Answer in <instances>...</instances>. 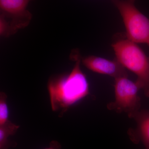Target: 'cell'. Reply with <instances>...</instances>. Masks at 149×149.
<instances>
[{
    "mask_svg": "<svg viewBox=\"0 0 149 149\" xmlns=\"http://www.w3.org/2000/svg\"><path fill=\"white\" fill-rule=\"evenodd\" d=\"M70 57L75 63L71 72L52 76L48 82L51 107L53 111L59 112L61 117L70 107L90 94L88 79L80 67V52L74 50Z\"/></svg>",
    "mask_w": 149,
    "mask_h": 149,
    "instance_id": "6da1fadb",
    "label": "cell"
},
{
    "mask_svg": "<svg viewBox=\"0 0 149 149\" xmlns=\"http://www.w3.org/2000/svg\"><path fill=\"white\" fill-rule=\"evenodd\" d=\"M116 59L137 76L136 83L149 97V59L138 44L120 38L112 44Z\"/></svg>",
    "mask_w": 149,
    "mask_h": 149,
    "instance_id": "7a4b0ae2",
    "label": "cell"
},
{
    "mask_svg": "<svg viewBox=\"0 0 149 149\" xmlns=\"http://www.w3.org/2000/svg\"><path fill=\"white\" fill-rule=\"evenodd\" d=\"M120 13L125 37L137 44L149 46V18L136 7V0H111Z\"/></svg>",
    "mask_w": 149,
    "mask_h": 149,
    "instance_id": "3957f363",
    "label": "cell"
},
{
    "mask_svg": "<svg viewBox=\"0 0 149 149\" xmlns=\"http://www.w3.org/2000/svg\"><path fill=\"white\" fill-rule=\"evenodd\" d=\"M32 0H0V35L9 37L27 27L32 14L27 9Z\"/></svg>",
    "mask_w": 149,
    "mask_h": 149,
    "instance_id": "277c9868",
    "label": "cell"
},
{
    "mask_svg": "<svg viewBox=\"0 0 149 149\" xmlns=\"http://www.w3.org/2000/svg\"><path fill=\"white\" fill-rule=\"evenodd\" d=\"M114 87L115 100L108 104L107 108L118 113H125L131 118L140 110V86L136 81L130 80L128 76H123L115 79Z\"/></svg>",
    "mask_w": 149,
    "mask_h": 149,
    "instance_id": "5b68a950",
    "label": "cell"
},
{
    "mask_svg": "<svg viewBox=\"0 0 149 149\" xmlns=\"http://www.w3.org/2000/svg\"><path fill=\"white\" fill-rule=\"evenodd\" d=\"M81 63L93 72L109 75L114 79L128 76L126 69L116 59L111 60L97 56H89L82 57Z\"/></svg>",
    "mask_w": 149,
    "mask_h": 149,
    "instance_id": "8992f818",
    "label": "cell"
},
{
    "mask_svg": "<svg viewBox=\"0 0 149 149\" xmlns=\"http://www.w3.org/2000/svg\"><path fill=\"white\" fill-rule=\"evenodd\" d=\"M131 118L136 123L135 128L128 130V137L134 144L142 143L143 149H149V111L140 110L134 114Z\"/></svg>",
    "mask_w": 149,
    "mask_h": 149,
    "instance_id": "52a82bcc",
    "label": "cell"
},
{
    "mask_svg": "<svg viewBox=\"0 0 149 149\" xmlns=\"http://www.w3.org/2000/svg\"><path fill=\"white\" fill-rule=\"evenodd\" d=\"M19 127V125L10 120L4 125H0V149H8L10 147L15 146L16 143L11 142L9 138L14 135Z\"/></svg>",
    "mask_w": 149,
    "mask_h": 149,
    "instance_id": "ba28073f",
    "label": "cell"
},
{
    "mask_svg": "<svg viewBox=\"0 0 149 149\" xmlns=\"http://www.w3.org/2000/svg\"><path fill=\"white\" fill-rule=\"evenodd\" d=\"M7 96L5 93H0V125L5 124L9 121V109L7 102Z\"/></svg>",
    "mask_w": 149,
    "mask_h": 149,
    "instance_id": "9c48e42d",
    "label": "cell"
},
{
    "mask_svg": "<svg viewBox=\"0 0 149 149\" xmlns=\"http://www.w3.org/2000/svg\"><path fill=\"white\" fill-rule=\"evenodd\" d=\"M61 146L58 142L52 141L50 143L49 146L47 148L44 149H61Z\"/></svg>",
    "mask_w": 149,
    "mask_h": 149,
    "instance_id": "30bf717a",
    "label": "cell"
}]
</instances>
